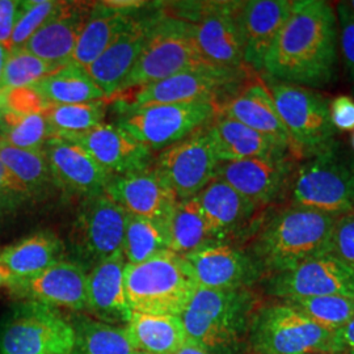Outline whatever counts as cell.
<instances>
[{
	"label": "cell",
	"mask_w": 354,
	"mask_h": 354,
	"mask_svg": "<svg viewBox=\"0 0 354 354\" xmlns=\"http://www.w3.org/2000/svg\"><path fill=\"white\" fill-rule=\"evenodd\" d=\"M336 216L294 203L264 216L254 228L251 257L270 276L328 254Z\"/></svg>",
	"instance_id": "7a4b0ae2"
},
{
	"label": "cell",
	"mask_w": 354,
	"mask_h": 354,
	"mask_svg": "<svg viewBox=\"0 0 354 354\" xmlns=\"http://www.w3.org/2000/svg\"><path fill=\"white\" fill-rule=\"evenodd\" d=\"M216 109L219 114L285 143L291 150L290 136L279 117L270 89L259 73L252 71Z\"/></svg>",
	"instance_id": "7402d4cb"
},
{
	"label": "cell",
	"mask_w": 354,
	"mask_h": 354,
	"mask_svg": "<svg viewBox=\"0 0 354 354\" xmlns=\"http://www.w3.org/2000/svg\"><path fill=\"white\" fill-rule=\"evenodd\" d=\"M11 282H12V276H11V273L4 268V266L0 264V289H3V288H10V285H11Z\"/></svg>",
	"instance_id": "f907efd6"
},
{
	"label": "cell",
	"mask_w": 354,
	"mask_h": 354,
	"mask_svg": "<svg viewBox=\"0 0 354 354\" xmlns=\"http://www.w3.org/2000/svg\"><path fill=\"white\" fill-rule=\"evenodd\" d=\"M71 324L75 330V345L70 354H134L137 352L125 327L82 315L74 317Z\"/></svg>",
	"instance_id": "e575fe53"
},
{
	"label": "cell",
	"mask_w": 354,
	"mask_h": 354,
	"mask_svg": "<svg viewBox=\"0 0 354 354\" xmlns=\"http://www.w3.org/2000/svg\"><path fill=\"white\" fill-rule=\"evenodd\" d=\"M64 241L51 231H39L0 250V264L15 279H29L62 261Z\"/></svg>",
	"instance_id": "f1b7e54d"
},
{
	"label": "cell",
	"mask_w": 354,
	"mask_h": 354,
	"mask_svg": "<svg viewBox=\"0 0 354 354\" xmlns=\"http://www.w3.org/2000/svg\"><path fill=\"white\" fill-rule=\"evenodd\" d=\"M252 294L243 290L197 288L180 319L188 340L212 354H231L248 333Z\"/></svg>",
	"instance_id": "3957f363"
},
{
	"label": "cell",
	"mask_w": 354,
	"mask_h": 354,
	"mask_svg": "<svg viewBox=\"0 0 354 354\" xmlns=\"http://www.w3.org/2000/svg\"><path fill=\"white\" fill-rule=\"evenodd\" d=\"M0 159L32 200L46 198L57 189L44 150L19 149L0 137Z\"/></svg>",
	"instance_id": "836d02e7"
},
{
	"label": "cell",
	"mask_w": 354,
	"mask_h": 354,
	"mask_svg": "<svg viewBox=\"0 0 354 354\" xmlns=\"http://www.w3.org/2000/svg\"><path fill=\"white\" fill-rule=\"evenodd\" d=\"M336 10L339 26V42L342 46V58L354 87V13L349 10L345 1L339 3Z\"/></svg>",
	"instance_id": "ee69618b"
},
{
	"label": "cell",
	"mask_w": 354,
	"mask_h": 354,
	"mask_svg": "<svg viewBox=\"0 0 354 354\" xmlns=\"http://www.w3.org/2000/svg\"><path fill=\"white\" fill-rule=\"evenodd\" d=\"M218 163L205 127L162 150L152 165L177 200L184 201L197 197L214 180Z\"/></svg>",
	"instance_id": "9a60e30c"
},
{
	"label": "cell",
	"mask_w": 354,
	"mask_h": 354,
	"mask_svg": "<svg viewBox=\"0 0 354 354\" xmlns=\"http://www.w3.org/2000/svg\"><path fill=\"white\" fill-rule=\"evenodd\" d=\"M351 143H352V149H353L354 151V131L353 134H352V138H351Z\"/></svg>",
	"instance_id": "11a10c76"
},
{
	"label": "cell",
	"mask_w": 354,
	"mask_h": 354,
	"mask_svg": "<svg viewBox=\"0 0 354 354\" xmlns=\"http://www.w3.org/2000/svg\"><path fill=\"white\" fill-rule=\"evenodd\" d=\"M44 114L51 136L64 138L86 133L104 124L106 102L99 100L82 104H46Z\"/></svg>",
	"instance_id": "d590c367"
},
{
	"label": "cell",
	"mask_w": 354,
	"mask_h": 354,
	"mask_svg": "<svg viewBox=\"0 0 354 354\" xmlns=\"http://www.w3.org/2000/svg\"><path fill=\"white\" fill-rule=\"evenodd\" d=\"M7 111V102H6V89L0 87V117Z\"/></svg>",
	"instance_id": "f5cc1de1"
},
{
	"label": "cell",
	"mask_w": 354,
	"mask_h": 354,
	"mask_svg": "<svg viewBox=\"0 0 354 354\" xmlns=\"http://www.w3.org/2000/svg\"><path fill=\"white\" fill-rule=\"evenodd\" d=\"M134 354H145V353H142V352H136V353Z\"/></svg>",
	"instance_id": "6f0895ef"
},
{
	"label": "cell",
	"mask_w": 354,
	"mask_h": 354,
	"mask_svg": "<svg viewBox=\"0 0 354 354\" xmlns=\"http://www.w3.org/2000/svg\"><path fill=\"white\" fill-rule=\"evenodd\" d=\"M8 54H10V51L7 50V48L0 45V80H1L3 70H4V66H6V62H7Z\"/></svg>",
	"instance_id": "816d5d0a"
},
{
	"label": "cell",
	"mask_w": 354,
	"mask_h": 354,
	"mask_svg": "<svg viewBox=\"0 0 354 354\" xmlns=\"http://www.w3.org/2000/svg\"><path fill=\"white\" fill-rule=\"evenodd\" d=\"M329 115L336 131H354V99L346 95L329 102Z\"/></svg>",
	"instance_id": "f6af8a7d"
},
{
	"label": "cell",
	"mask_w": 354,
	"mask_h": 354,
	"mask_svg": "<svg viewBox=\"0 0 354 354\" xmlns=\"http://www.w3.org/2000/svg\"><path fill=\"white\" fill-rule=\"evenodd\" d=\"M102 3L111 10L118 11V12L130 13V15L146 6V1H140V0H108Z\"/></svg>",
	"instance_id": "c3c4849f"
},
{
	"label": "cell",
	"mask_w": 354,
	"mask_h": 354,
	"mask_svg": "<svg viewBox=\"0 0 354 354\" xmlns=\"http://www.w3.org/2000/svg\"><path fill=\"white\" fill-rule=\"evenodd\" d=\"M20 4L21 1L19 0H0V45L6 48H8L10 39L12 37Z\"/></svg>",
	"instance_id": "bcb514c9"
},
{
	"label": "cell",
	"mask_w": 354,
	"mask_h": 354,
	"mask_svg": "<svg viewBox=\"0 0 354 354\" xmlns=\"http://www.w3.org/2000/svg\"><path fill=\"white\" fill-rule=\"evenodd\" d=\"M266 290L281 301L333 295L354 298V269L328 253L266 276Z\"/></svg>",
	"instance_id": "2e32d148"
},
{
	"label": "cell",
	"mask_w": 354,
	"mask_h": 354,
	"mask_svg": "<svg viewBox=\"0 0 354 354\" xmlns=\"http://www.w3.org/2000/svg\"><path fill=\"white\" fill-rule=\"evenodd\" d=\"M167 250L165 228L160 222L129 214L122 244L127 264H140Z\"/></svg>",
	"instance_id": "8d00e7d4"
},
{
	"label": "cell",
	"mask_w": 354,
	"mask_h": 354,
	"mask_svg": "<svg viewBox=\"0 0 354 354\" xmlns=\"http://www.w3.org/2000/svg\"><path fill=\"white\" fill-rule=\"evenodd\" d=\"M127 212L105 192L83 198L70 232L73 260L87 272L122 251Z\"/></svg>",
	"instance_id": "7c38bea8"
},
{
	"label": "cell",
	"mask_w": 354,
	"mask_h": 354,
	"mask_svg": "<svg viewBox=\"0 0 354 354\" xmlns=\"http://www.w3.org/2000/svg\"><path fill=\"white\" fill-rule=\"evenodd\" d=\"M58 67L61 66L44 61L24 48L10 51L3 70L0 87L6 91L30 88Z\"/></svg>",
	"instance_id": "ab89813d"
},
{
	"label": "cell",
	"mask_w": 354,
	"mask_h": 354,
	"mask_svg": "<svg viewBox=\"0 0 354 354\" xmlns=\"http://www.w3.org/2000/svg\"><path fill=\"white\" fill-rule=\"evenodd\" d=\"M87 274L83 266L62 260L29 279H15L8 290L19 302L87 311Z\"/></svg>",
	"instance_id": "e0dca14e"
},
{
	"label": "cell",
	"mask_w": 354,
	"mask_h": 354,
	"mask_svg": "<svg viewBox=\"0 0 354 354\" xmlns=\"http://www.w3.org/2000/svg\"><path fill=\"white\" fill-rule=\"evenodd\" d=\"M329 254L354 269V210L336 216L330 235Z\"/></svg>",
	"instance_id": "b9f144b4"
},
{
	"label": "cell",
	"mask_w": 354,
	"mask_h": 354,
	"mask_svg": "<svg viewBox=\"0 0 354 354\" xmlns=\"http://www.w3.org/2000/svg\"><path fill=\"white\" fill-rule=\"evenodd\" d=\"M61 1L55 0H26L21 1L17 21L12 37L8 44V51L23 49L26 42L44 26L53 13L57 11Z\"/></svg>",
	"instance_id": "60d3db41"
},
{
	"label": "cell",
	"mask_w": 354,
	"mask_h": 354,
	"mask_svg": "<svg viewBox=\"0 0 354 354\" xmlns=\"http://www.w3.org/2000/svg\"><path fill=\"white\" fill-rule=\"evenodd\" d=\"M345 3H346V6L349 7V10L354 13V0H352V1H345Z\"/></svg>",
	"instance_id": "db71d44e"
},
{
	"label": "cell",
	"mask_w": 354,
	"mask_h": 354,
	"mask_svg": "<svg viewBox=\"0 0 354 354\" xmlns=\"http://www.w3.org/2000/svg\"><path fill=\"white\" fill-rule=\"evenodd\" d=\"M158 16L159 12L133 16L106 50L87 68L89 75L100 87L106 99L120 93L127 76L140 59Z\"/></svg>",
	"instance_id": "ffe728a7"
},
{
	"label": "cell",
	"mask_w": 354,
	"mask_h": 354,
	"mask_svg": "<svg viewBox=\"0 0 354 354\" xmlns=\"http://www.w3.org/2000/svg\"><path fill=\"white\" fill-rule=\"evenodd\" d=\"M162 225L168 250L180 256L216 243L197 197L177 201Z\"/></svg>",
	"instance_id": "4dcf8cb0"
},
{
	"label": "cell",
	"mask_w": 354,
	"mask_h": 354,
	"mask_svg": "<svg viewBox=\"0 0 354 354\" xmlns=\"http://www.w3.org/2000/svg\"><path fill=\"white\" fill-rule=\"evenodd\" d=\"M294 205L340 215L354 210V153L335 142L297 168Z\"/></svg>",
	"instance_id": "5b68a950"
},
{
	"label": "cell",
	"mask_w": 354,
	"mask_h": 354,
	"mask_svg": "<svg viewBox=\"0 0 354 354\" xmlns=\"http://www.w3.org/2000/svg\"><path fill=\"white\" fill-rule=\"evenodd\" d=\"M313 354H339V353H313Z\"/></svg>",
	"instance_id": "9f6ffc18"
},
{
	"label": "cell",
	"mask_w": 354,
	"mask_h": 354,
	"mask_svg": "<svg viewBox=\"0 0 354 354\" xmlns=\"http://www.w3.org/2000/svg\"><path fill=\"white\" fill-rule=\"evenodd\" d=\"M133 13L114 11L100 3H93L86 26L76 44L71 62L88 68L106 48L112 44L117 35L129 24Z\"/></svg>",
	"instance_id": "d6a6232c"
},
{
	"label": "cell",
	"mask_w": 354,
	"mask_h": 354,
	"mask_svg": "<svg viewBox=\"0 0 354 354\" xmlns=\"http://www.w3.org/2000/svg\"><path fill=\"white\" fill-rule=\"evenodd\" d=\"M125 328L136 351L145 354H176L189 342L181 319L175 315L133 313Z\"/></svg>",
	"instance_id": "f546056e"
},
{
	"label": "cell",
	"mask_w": 354,
	"mask_h": 354,
	"mask_svg": "<svg viewBox=\"0 0 354 354\" xmlns=\"http://www.w3.org/2000/svg\"><path fill=\"white\" fill-rule=\"evenodd\" d=\"M64 140L82 146L112 176L140 171L152 163L151 150L118 125L104 122Z\"/></svg>",
	"instance_id": "603a6c76"
},
{
	"label": "cell",
	"mask_w": 354,
	"mask_h": 354,
	"mask_svg": "<svg viewBox=\"0 0 354 354\" xmlns=\"http://www.w3.org/2000/svg\"><path fill=\"white\" fill-rule=\"evenodd\" d=\"M279 117L291 140V153L306 160L332 146L336 130L329 115V100L314 89L282 83L264 76Z\"/></svg>",
	"instance_id": "52a82bcc"
},
{
	"label": "cell",
	"mask_w": 354,
	"mask_h": 354,
	"mask_svg": "<svg viewBox=\"0 0 354 354\" xmlns=\"http://www.w3.org/2000/svg\"><path fill=\"white\" fill-rule=\"evenodd\" d=\"M44 111L23 113L7 111L0 117V137L19 149L42 150L51 137Z\"/></svg>",
	"instance_id": "74e56055"
},
{
	"label": "cell",
	"mask_w": 354,
	"mask_h": 354,
	"mask_svg": "<svg viewBox=\"0 0 354 354\" xmlns=\"http://www.w3.org/2000/svg\"><path fill=\"white\" fill-rule=\"evenodd\" d=\"M197 285L183 256L163 251L125 266V292L131 313L180 317Z\"/></svg>",
	"instance_id": "277c9868"
},
{
	"label": "cell",
	"mask_w": 354,
	"mask_h": 354,
	"mask_svg": "<svg viewBox=\"0 0 354 354\" xmlns=\"http://www.w3.org/2000/svg\"><path fill=\"white\" fill-rule=\"evenodd\" d=\"M118 127L150 150H165L207 127L218 113L213 102L122 106Z\"/></svg>",
	"instance_id": "8fae6325"
},
{
	"label": "cell",
	"mask_w": 354,
	"mask_h": 354,
	"mask_svg": "<svg viewBox=\"0 0 354 354\" xmlns=\"http://www.w3.org/2000/svg\"><path fill=\"white\" fill-rule=\"evenodd\" d=\"M203 64H207L197 48L192 24L172 15L159 12L140 59L118 95Z\"/></svg>",
	"instance_id": "8992f818"
},
{
	"label": "cell",
	"mask_w": 354,
	"mask_h": 354,
	"mask_svg": "<svg viewBox=\"0 0 354 354\" xmlns=\"http://www.w3.org/2000/svg\"><path fill=\"white\" fill-rule=\"evenodd\" d=\"M298 159L291 153L218 163L215 177L226 181L259 209L279 203L290 193Z\"/></svg>",
	"instance_id": "5bb4252c"
},
{
	"label": "cell",
	"mask_w": 354,
	"mask_h": 354,
	"mask_svg": "<svg viewBox=\"0 0 354 354\" xmlns=\"http://www.w3.org/2000/svg\"><path fill=\"white\" fill-rule=\"evenodd\" d=\"M302 311L304 315L313 319L319 326L337 330L354 319L353 297H317L281 301Z\"/></svg>",
	"instance_id": "f35d334b"
},
{
	"label": "cell",
	"mask_w": 354,
	"mask_h": 354,
	"mask_svg": "<svg viewBox=\"0 0 354 354\" xmlns=\"http://www.w3.org/2000/svg\"><path fill=\"white\" fill-rule=\"evenodd\" d=\"M251 73L252 70L250 68L244 71H228L203 64L136 88L133 96L125 102L127 106L184 102H213L218 106L241 87Z\"/></svg>",
	"instance_id": "4fadbf2b"
},
{
	"label": "cell",
	"mask_w": 354,
	"mask_h": 354,
	"mask_svg": "<svg viewBox=\"0 0 354 354\" xmlns=\"http://www.w3.org/2000/svg\"><path fill=\"white\" fill-rule=\"evenodd\" d=\"M241 1H189L175 6L172 15L193 26V36L203 61L228 71H244L239 26ZM251 70V68H250Z\"/></svg>",
	"instance_id": "9c48e42d"
},
{
	"label": "cell",
	"mask_w": 354,
	"mask_h": 354,
	"mask_svg": "<svg viewBox=\"0 0 354 354\" xmlns=\"http://www.w3.org/2000/svg\"><path fill=\"white\" fill-rule=\"evenodd\" d=\"M33 201L26 188L0 159V214H11Z\"/></svg>",
	"instance_id": "7bdbcfd3"
},
{
	"label": "cell",
	"mask_w": 354,
	"mask_h": 354,
	"mask_svg": "<svg viewBox=\"0 0 354 354\" xmlns=\"http://www.w3.org/2000/svg\"><path fill=\"white\" fill-rule=\"evenodd\" d=\"M337 59L339 26L333 7L323 0H297L261 73L282 83L322 88L335 80Z\"/></svg>",
	"instance_id": "6da1fadb"
},
{
	"label": "cell",
	"mask_w": 354,
	"mask_h": 354,
	"mask_svg": "<svg viewBox=\"0 0 354 354\" xmlns=\"http://www.w3.org/2000/svg\"><path fill=\"white\" fill-rule=\"evenodd\" d=\"M30 88L46 104H82L106 99L88 71L74 62L58 67Z\"/></svg>",
	"instance_id": "1f68e13d"
},
{
	"label": "cell",
	"mask_w": 354,
	"mask_h": 354,
	"mask_svg": "<svg viewBox=\"0 0 354 354\" xmlns=\"http://www.w3.org/2000/svg\"><path fill=\"white\" fill-rule=\"evenodd\" d=\"M42 150L57 189L83 198L106 189L112 175L75 142L51 136Z\"/></svg>",
	"instance_id": "d6986e66"
},
{
	"label": "cell",
	"mask_w": 354,
	"mask_h": 354,
	"mask_svg": "<svg viewBox=\"0 0 354 354\" xmlns=\"http://www.w3.org/2000/svg\"><path fill=\"white\" fill-rule=\"evenodd\" d=\"M333 333L283 302L253 311L248 329L256 354L335 353Z\"/></svg>",
	"instance_id": "ba28073f"
},
{
	"label": "cell",
	"mask_w": 354,
	"mask_h": 354,
	"mask_svg": "<svg viewBox=\"0 0 354 354\" xmlns=\"http://www.w3.org/2000/svg\"><path fill=\"white\" fill-rule=\"evenodd\" d=\"M105 193L127 214L163 223L178 201L175 193L159 176L153 165L140 171L115 175L109 180Z\"/></svg>",
	"instance_id": "44dd1931"
},
{
	"label": "cell",
	"mask_w": 354,
	"mask_h": 354,
	"mask_svg": "<svg viewBox=\"0 0 354 354\" xmlns=\"http://www.w3.org/2000/svg\"><path fill=\"white\" fill-rule=\"evenodd\" d=\"M176 354H212L209 353L207 351H205L203 348L192 344V342H187Z\"/></svg>",
	"instance_id": "681fc988"
},
{
	"label": "cell",
	"mask_w": 354,
	"mask_h": 354,
	"mask_svg": "<svg viewBox=\"0 0 354 354\" xmlns=\"http://www.w3.org/2000/svg\"><path fill=\"white\" fill-rule=\"evenodd\" d=\"M197 288L250 289L263 273L251 254L227 243H215L183 256Z\"/></svg>",
	"instance_id": "ac0fdd59"
},
{
	"label": "cell",
	"mask_w": 354,
	"mask_h": 354,
	"mask_svg": "<svg viewBox=\"0 0 354 354\" xmlns=\"http://www.w3.org/2000/svg\"><path fill=\"white\" fill-rule=\"evenodd\" d=\"M216 243H227L251 226H257L260 209L219 177L197 196Z\"/></svg>",
	"instance_id": "484cf974"
},
{
	"label": "cell",
	"mask_w": 354,
	"mask_h": 354,
	"mask_svg": "<svg viewBox=\"0 0 354 354\" xmlns=\"http://www.w3.org/2000/svg\"><path fill=\"white\" fill-rule=\"evenodd\" d=\"M75 330L54 307L17 302L0 319V354H70Z\"/></svg>",
	"instance_id": "30bf717a"
},
{
	"label": "cell",
	"mask_w": 354,
	"mask_h": 354,
	"mask_svg": "<svg viewBox=\"0 0 354 354\" xmlns=\"http://www.w3.org/2000/svg\"><path fill=\"white\" fill-rule=\"evenodd\" d=\"M92 7L93 3L61 1L57 11L26 42L24 49L50 64L64 66L71 62Z\"/></svg>",
	"instance_id": "d4e9b609"
},
{
	"label": "cell",
	"mask_w": 354,
	"mask_h": 354,
	"mask_svg": "<svg viewBox=\"0 0 354 354\" xmlns=\"http://www.w3.org/2000/svg\"><path fill=\"white\" fill-rule=\"evenodd\" d=\"M290 0L241 1V26L244 64L254 73L263 71L266 54L288 21L292 10Z\"/></svg>",
	"instance_id": "cb8c5ba5"
},
{
	"label": "cell",
	"mask_w": 354,
	"mask_h": 354,
	"mask_svg": "<svg viewBox=\"0 0 354 354\" xmlns=\"http://www.w3.org/2000/svg\"><path fill=\"white\" fill-rule=\"evenodd\" d=\"M125 266L122 251L91 269L87 274V311L95 319L117 326L131 317L125 292Z\"/></svg>",
	"instance_id": "4316f807"
},
{
	"label": "cell",
	"mask_w": 354,
	"mask_h": 354,
	"mask_svg": "<svg viewBox=\"0 0 354 354\" xmlns=\"http://www.w3.org/2000/svg\"><path fill=\"white\" fill-rule=\"evenodd\" d=\"M333 352L354 354V319L333 333Z\"/></svg>",
	"instance_id": "7dc6e473"
},
{
	"label": "cell",
	"mask_w": 354,
	"mask_h": 354,
	"mask_svg": "<svg viewBox=\"0 0 354 354\" xmlns=\"http://www.w3.org/2000/svg\"><path fill=\"white\" fill-rule=\"evenodd\" d=\"M206 134L219 163L291 152L290 147L285 143L223 114L216 113L214 120L206 127Z\"/></svg>",
	"instance_id": "83f0119b"
}]
</instances>
